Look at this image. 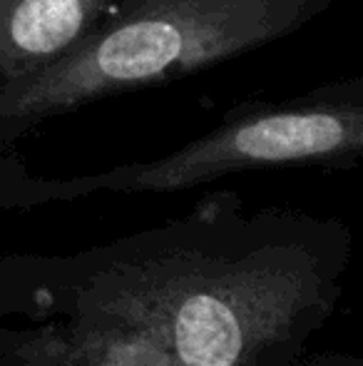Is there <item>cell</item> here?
Instances as JSON below:
<instances>
[{
  "mask_svg": "<svg viewBox=\"0 0 363 366\" xmlns=\"http://www.w3.org/2000/svg\"><path fill=\"white\" fill-rule=\"evenodd\" d=\"M331 0H110L55 63L0 90V145L102 97L165 85L296 33Z\"/></svg>",
  "mask_w": 363,
  "mask_h": 366,
  "instance_id": "6da1fadb",
  "label": "cell"
},
{
  "mask_svg": "<svg viewBox=\"0 0 363 366\" xmlns=\"http://www.w3.org/2000/svg\"><path fill=\"white\" fill-rule=\"evenodd\" d=\"M363 142V87L336 82L306 97L247 110L172 157L107 174L117 187H175L252 164L344 159Z\"/></svg>",
  "mask_w": 363,
  "mask_h": 366,
  "instance_id": "7a4b0ae2",
  "label": "cell"
},
{
  "mask_svg": "<svg viewBox=\"0 0 363 366\" xmlns=\"http://www.w3.org/2000/svg\"><path fill=\"white\" fill-rule=\"evenodd\" d=\"M110 0H0V90L70 50Z\"/></svg>",
  "mask_w": 363,
  "mask_h": 366,
  "instance_id": "3957f363",
  "label": "cell"
},
{
  "mask_svg": "<svg viewBox=\"0 0 363 366\" xmlns=\"http://www.w3.org/2000/svg\"><path fill=\"white\" fill-rule=\"evenodd\" d=\"M175 339L189 366H234L242 354L237 317L212 294H197L184 302Z\"/></svg>",
  "mask_w": 363,
  "mask_h": 366,
  "instance_id": "277c9868",
  "label": "cell"
}]
</instances>
